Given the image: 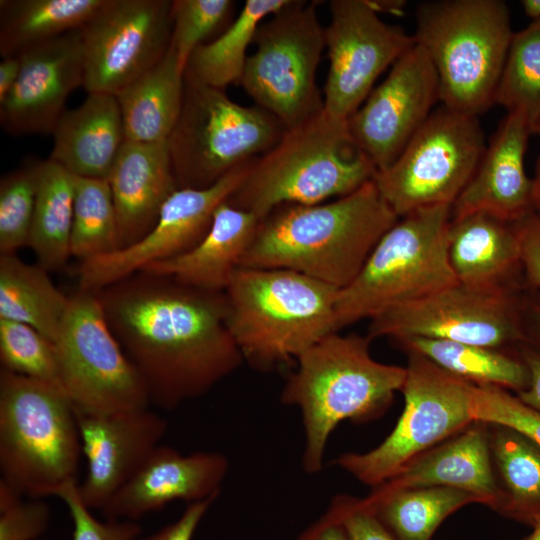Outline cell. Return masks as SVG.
I'll list each match as a JSON object with an SVG mask.
<instances>
[{
  "instance_id": "cell-55",
  "label": "cell",
  "mask_w": 540,
  "mask_h": 540,
  "mask_svg": "<svg viewBox=\"0 0 540 540\" xmlns=\"http://www.w3.org/2000/svg\"><path fill=\"white\" fill-rule=\"evenodd\" d=\"M536 134H540V124H539V126L537 128Z\"/></svg>"
},
{
  "instance_id": "cell-19",
  "label": "cell",
  "mask_w": 540,
  "mask_h": 540,
  "mask_svg": "<svg viewBox=\"0 0 540 540\" xmlns=\"http://www.w3.org/2000/svg\"><path fill=\"white\" fill-rule=\"evenodd\" d=\"M18 80L0 103V124L14 136L51 134L69 95L84 84L80 31L74 30L19 55Z\"/></svg>"
},
{
  "instance_id": "cell-16",
  "label": "cell",
  "mask_w": 540,
  "mask_h": 540,
  "mask_svg": "<svg viewBox=\"0 0 540 540\" xmlns=\"http://www.w3.org/2000/svg\"><path fill=\"white\" fill-rule=\"evenodd\" d=\"M324 28L329 73L324 110L347 120L365 101L380 74L416 44L414 35L381 20L369 0L329 2Z\"/></svg>"
},
{
  "instance_id": "cell-47",
  "label": "cell",
  "mask_w": 540,
  "mask_h": 540,
  "mask_svg": "<svg viewBox=\"0 0 540 540\" xmlns=\"http://www.w3.org/2000/svg\"><path fill=\"white\" fill-rule=\"evenodd\" d=\"M516 351L528 368L529 385L515 395L524 404L540 412V351L526 342L518 345Z\"/></svg>"
},
{
  "instance_id": "cell-22",
  "label": "cell",
  "mask_w": 540,
  "mask_h": 540,
  "mask_svg": "<svg viewBox=\"0 0 540 540\" xmlns=\"http://www.w3.org/2000/svg\"><path fill=\"white\" fill-rule=\"evenodd\" d=\"M531 134L523 114L507 113L452 205L451 218L482 212L515 223L533 213L532 179L524 168Z\"/></svg>"
},
{
  "instance_id": "cell-50",
  "label": "cell",
  "mask_w": 540,
  "mask_h": 540,
  "mask_svg": "<svg viewBox=\"0 0 540 540\" xmlns=\"http://www.w3.org/2000/svg\"><path fill=\"white\" fill-rule=\"evenodd\" d=\"M21 70L19 56L3 57L0 62V103L16 84Z\"/></svg>"
},
{
  "instance_id": "cell-28",
  "label": "cell",
  "mask_w": 540,
  "mask_h": 540,
  "mask_svg": "<svg viewBox=\"0 0 540 540\" xmlns=\"http://www.w3.org/2000/svg\"><path fill=\"white\" fill-rule=\"evenodd\" d=\"M184 72L175 49L169 45L154 66L115 95L127 140H168L182 108Z\"/></svg>"
},
{
  "instance_id": "cell-14",
  "label": "cell",
  "mask_w": 540,
  "mask_h": 540,
  "mask_svg": "<svg viewBox=\"0 0 540 540\" xmlns=\"http://www.w3.org/2000/svg\"><path fill=\"white\" fill-rule=\"evenodd\" d=\"M527 291L493 294L456 284L392 307L372 319L370 340L412 337L505 349L526 341L523 307Z\"/></svg>"
},
{
  "instance_id": "cell-20",
  "label": "cell",
  "mask_w": 540,
  "mask_h": 540,
  "mask_svg": "<svg viewBox=\"0 0 540 540\" xmlns=\"http://www.w3.org/2000/svg\"><path fill=\"white\" fill-rule=\"evenodd\" d=\"M76 413L87 473L78 486L89 509H103L142 466L167 432L149 408L102 415Z\"/></svg>"
},
{
  "instance_id": "cell-23",
  "label": "cell",
  "mask_w": 540,
  "mask_h": 540,
  "mask_svg": "<svg viewBox=\"0 0 540 540\" xmlns=\"http://www.w3.org/2000/svg\"><path fill=\"white\" fill-rule=\"evenodd\" d=\"M447 245L459 284L493 294L527 291L514 223L482 212L451 218Z\"/></svg>"
},
{
  "instance_id": "cell-32",
  "label": "cell",
  "mask_w": 540,
  "mask_h": 540,
  "mask_svg": "<svg viewBox=\"0 0 540 540\" xmlns=\"http://www.w3.org/2000/svg\"><path fill=\"white\" fill-rule=\"evenodd\" d=\"M395 343L477 386H495L518 394L529 385L528 368L517 351L419 337Z\"/></svg>"
},
{
  "instance_id": "cell-44",
  "label": "cell",
  "mask_w": 540,
  "mask_h": 540,
  "mask_svg": "<svg viewBox=\"0 0 540 540\" xmlns=\"http://www.w3.org/2000/svg\"><path fill=\"white\" fill-rule=\"evenodd\" d=\"M328 510L343 525L350 540H397L360 498L337 495Z\"/></svg>"
},
{
  "instance_id": "cell-24",
  "label": "cell",
  "mask_w": 540,
  "mask_h": 540,
  "mask_svg": "<svg viewBox=\"0 0 540 540\" xmlns=\"http://www.w3.org/2000/svg\"><path fill=\"white\" fill-rule=\"evenodd\" d=\"M107 181L117 213L121 248H125L154 227L164 203L178 189L167 141L126 140Z\"/></svg>"
},
{
  "instance_id": "cell-34",
  "label": "cell",
  "mask_w": 540,
  "mask_h": 540,
  "mask_svg": "<svg viewBox=\"0 0 540 540\" xmlns=\"http://www.w3.org/2000/svg\"><path fill=\"white\" fill-rule=\"evenodd\" d=\"M75 176L58 163L40 161L28 247L38 264L61 269L71 256Z\"/></svg>"
},
{
  "instance_id": "cell-5",
  "label": "cell",
  "mask_w": 540,
  "mask_h": 540,
  "mask_svg": "<svg viewBox=\"0 0 540 540\" xmlns=\"http://www.w3.org/2000/svg\"><path fill=\"white\" fill-rule=\"evenodd\" d=\"M338 291L288 269L238 267L224 292L227 326L244 362L272 371L339 332Z\"/></svg>"
},
{
  "instance_id": "cell-21",
  "label": "cell",
  "mask_w": 540,
  "mask_h": 540,
  "mask_svg": "<svg viewBox=\"0 0 540 540\" xmlns=\"http://www.w3.org/2000/svg\"><path fill=\"white\" fill-rule=\"evenodd\" d=\"M228 470L229 460L221 452L182 454L158 445L105 505L103 515L135 521L173 501L189 504L218 497Z\"/></svg>"
},
{
  "instance_id": "cell-13",
  "label": "cell",
  "mask_w": 540,
  "mask_h": 540,
  "mask_svg": "<svg viewBox=\"0 0 540 540\" xmlns=\"http://www.w3.org/2000/svg\"><path fill=\"white\" fill-rule=\"evenodd\" d=\"M479 117L443 105L374 182L384 200L401 218L415 210L452 206L473 176L485 151Z\"/></svg>"
},
{
  "instance_id": "cell-35",
  "label": "cell",
  "mask_w": 540,
  "mask_h": 540,
  "mask_svg": "<svg viewBox=\"0 0 540 540\" xmlns=\"http://www.w3.org/2000/svg\"><path fill=\"white\" fill-rule=\"evenodd\" d=\"M289 0H247L237 18L220 36L198 46L190 55L184 75L205 85L222 89L240 84L248 46L259 26Z\"/></svg>"
},
{
  "instance_id": "cell-37",
  "label": "cell",
  "mask_w": 540,
  "mask_h": 540,
  "mask_svg": "<svg viewBox=\"0 0 540 540\" xmlns=\"http://www.w3.org/2000/svg\"><path fill=\"white\" fill-rule=\"evenodd\" d=\"M494 104L523 114L533 134L540 124V19L514 33Z\"/></svg>"
},
{
  "instance_id": "cell-31",
  "label": "cell",
  "mask_w": 540,
  "mask_h": 540,
  "mask_svg": "<svg viewBox=\"0 0 540 540\" xmlns=\"http://www.w3.org/2000/svg\"><path fill=\"white\" fill-rule=\"evenodd\" d=\"M103 0H1L0 55L23 52L80 29Z\"/></svg>"
},
{
  "instance_id": "cell-17",
  "label": "cell",
  "mask_w": 540,
  "mask_h": 540,
  "mask_svg": "<svg viewBox=\"0 0 540 540\" xmlns=\"http://www.w3.org/2000/svg\"><path fill=\"white\" fill-rule=\"evenodd\" d=\"M245 163L214 185L178 188L164 203L154 227L136 243L80 263L79 289L97 291L143 267L185 253L210 229L217 208L234 193L246 176Z\"/></svg>"
},
{
  "instance_id": "cell-3",
  "label": "cell",
  "mask_w": 540,
  "mask_h": 540,
  "mask_svg": "<svg viewBox=\"0 0 540 540\" xmlns=\"http://www.w3.org/2000/svg\"><path fill=\"white\" fill-rule=\"evenodd\" d=\"M370 341L357 334L326 336L297 358L282 388L280 401L301 413L307 474L322 470L328 440L341 422L379 417L404 385L406 367L376 361Z\"/></svg>"
},
{
  "instance_id": "cell-1",
  "label": "cell",
  "mask_w": 540,
  "mask_h": 540,
  "mask_svg": "<svg viewBox=\"0 0 540 540\" xmlns=\"http://www.w3.org/2000/svg\"><path fill=\"white\" fill-rule=\"evenodd\" d=\"M94 292L160 409L203 396L244 363L227 326L224 291L137 272Z\"/></svg>"
},
{
  "instance_id": "cell-26",
  "label": "cell",
  "mask_w": 540,
  "mask_h": 540,
  "mask_svg": "<svg viewBox=\"0 0 540 540\" xmlns=\"http://www.w3.org/2000/svg\"><path fill=\"white\" fill-rule=\"evenodd\" d=\"M52 135L50 160L75 176L104 180L127 140L116 96L100 92L65 110Z\"/></svg>"
},
{
  "instance_id": "cell-42",
  "label": "cell",
  "mask_w": 540,
  "mask_h": 540,
  "mask_svg": "<svg viewBox=\"0 0 540 540\" xmlns=\"http://www.w3.org/2000/svg\"><path fill=\"white\" fill-rule=\"evenodd\" d=\"M77 482L63 487L56 495L67 507L72 522V540H136L141 527L132 520L96 519L82 501Z\"/></svg>"
},
{
  "instance_id": "cell-12",
  "label": "cell",
  "mask_w": 540,
  "mask_h": 540,
  "mask_svg": "<svg viewBox=\"0 0 540 540\" xmlns=\"http://www.w3.org/2000/svg\"><path fill=\"white\" fill-rule=\"evenodd\" d=\"M53 343L60 384L75 412L102 415L151 405L146 386L94 291L79 289L70 296Z\"/></svg>"
},
{
  "instance_id": "cell-43",
  "label": "cell",
  "mask_w": 540,
  "mask_h": 540,
  "mask_svg": "<svg viewBox=\"0 0 540 540\" xmlns=\"http://www.w3.org/2000/svg\"><path fill=\"white\" fill-rule=\"evenodd\" d=\"M49 508L39 498H17L0 504V540H39L49 521Z\"/></svg>"
},
{
  "instance_id": "cell-11",
  "label": "cell",
  "mask_w": 540,
  "mask_h": 540,
  "mask_svg": "<svg viewBox=\"0 0 540 540\" xmlns=\"http://www.w3.org/2000/svg\"><path fill=\"white\" fill-rule=\"evenodd\" d=\"M318 1L289 0L259 26L240 81L256 105L275 116L286 129L324 110L316 84L325 48Z\"/></svg>"
},
{
  "instance_id": "cell-7",
  "label": "cell",
  "mask_w": 540,
  "mask_h": 540,
  "mask_svg": "<svg viewBox=\"0 0 540 540\" xmlns=\"http://www.w3.org/2000/svg\"><path fill=\"white\" fill-rule=\"evenodd\" d=\"M81 439L75 410L50 383L0 370V481L29 498L77 482Z\"/></svg>"
},
{
  "instance_id": "cell-27",
  "label": "cell",
  "mask_w": 540,
  "mask_h": 540,
  "mask_svg": "<svg viewBox=\"0 0 540 540\" xmlns=\"http://www.w3.org/2000/svg\"><path fill=\"white\" fill-rule=\"evenodd\" d=\"M259 219L250 212L222 203L206 235L190 250L151 263L139 272L163 276L193 288L223 292L240 267Z\"/></svg>"
},
{
  "instance_id": "cell-15",
  "label": "cell",
  "mask_w": 540,
  "mask_h": 540,
  "mask_svg": "<svg viewBox=\"0 0 540 540\" xmlns=\"http://www.w3.org/2000/svg\"><path fill=\"white\" fill-rule=\"evenodd\" d=\"M172 1L103 0L79 29L88 93L116 95L166 53Z\"/></svg>"
},
{
  "instance_id": "cell-30",
  "label": "cell",
  "mask_w": 540,
  "mask_h": 540,
  "mask_svg": "<svg viewBox=\"0 0 540 540\" xmlns=\"http://www.w3.org/2000/svg\"><path fill=\"white\" fill-rule=\"evenodd\" d=\"M361 500L397 540H431L449 515L468 504H483L471 493L442 486L393 492L373 488Z\"/></svg>"
},
{
  "instance_id": "cell-33",
  "label": "cell",
  "mask_w": 540,
  "mask_h": 540,
  "mask_svg": "<svg viewBox=\"0 0 540 540\" xmlns=\"http://www.w3.org/2000/svg\"><path fill=\"white\" fill-rule=\"evenodd\" d=\"M489 443L501 490L495 511L532 526L540 519V445L500 425L489 433Z\"/></svg>"
},
{
  "instance_id": "cell-45",
  "label": "cell",
  "mask_w": 540,
  "mask_h": 540,
  "mask_svg": "<svg viewBox=\"0 0 540 540\" xmlns=\"http://www.w3.org/2000/svg\"><path fill=\"white\" fill-rule=\"evenodd\" d=\"M526 289L540 293V218L534 213L515 222Z\"/></svg>"
},
{
  "instance_id": "cell-38",
  "label": "cell",
  "mask_w": 540,
  "mask_h": 540,
  "mask_svg": "<svg viewBox=\"0 0 540 540\" xmlns=\"http://www.w3.org/2000/svg\"><path fill=\"white\" fill-rule=\"evenodd\" d=\"M1 369L62 389L54 343L32 326L0 319Z\"/></svg>"
},
{
  "instance_id": "cell-9",
  "label": "cell",
  "mask_w": 540,
  "mask_h": 540,
  "mask_svg": "<svg viewBox=\"0 0 540 540\" xmlns=\"http://www.w3.org/2000/svg\"><path fill=\"white\" fill-rule=\"evenodd\" d=\"M285 126L265 109L243 106L184 75L180 115L167 140L178 188L203 189L274 147Z\"/></svg>"
},
{
  "instance_id": "cell-36",
  "label": "cell",
  "mask_w": 540,
  "mask_h": 540,
  "mask_svg": "<svg viewBox=\"0 0 540 540\" xmlns=\"http://www.w3.org/2000/svg\"><path fill=\"white\" fill-rule=\"evenodd\" d=\"M120 248L117 213L108 181L75 176L71 256L82 262Z\"/></svg>"
},
{
  "instance_id": "cell-53",
  "label": "cell",
  "mask_w": 540,
  "mask_h": 540,
  "mask_svg": "<svg viewBox=\"0 0 540 540\" xmlns=\"http://www.w3.org/2000/svg\"><path fill=\"white\" fill-rule=\"evenodd\" d=\"M525 14L534 19H540V0H523L521 1Z\"/></svg>"
},
{
  "instance_id": "cell-48",
  "label": "cell",
  "mask_w": 540,
  "mask_h": 540,
  "mask_svg": "<svg viewBox=\"0 0 540 540\" xmlns=\"http://www.w3.org/2000/svg\"><path fill=\"white\" fill-rule=\"evenodd\" d=\"M295 540H350L343 525L327 510Z\"/></svg>"
},
{
  "instance_id": "cell-29",
  "label": "cell",
  "mask_w": 540,
  "mask_h": 540,
  "mask_svg": "<svg viewBox=\"0 0 540 540\" xmlns=\"http://www.w3.org/2000/svg\"><path fill=\"white\" fill-rule=\"evenodd\" d=\"M69 301L39 264L0 254V319L28 324L53 342Z\"/></svg>"
},
{
  "instance_id": "cell-52",
  "label": "cell",
  "mask_w": 540,
  "mask_h": 540,
  "mask_svg": "<svg viewBox=\"0 0 540 540\" xmlns=\"http://www.w3.org/2000/svg\"><path fill=\"white\" fill-rule=\"evenodd\" d=\"M532 204L533 213L540 218V154L536 162L535 174L532 178Z\"/></svg>"
},
{
  "instance_id": "cell-39",
  "label": "cell",
  "mask_w": 540,
  "mask_h": 540,
  "mask_svg": "<svg viewBox=\"0 0 540 540\" xmlns=\"http://www.w3.org/2000/svg\"><path fill=\"white\" fill-rule=\"evenodd\" d=\"M40 161H28L0 181V254L28 245L38 188Z\"/></svg>"
},
{
  "instance_id": "cell-2",
  "label": "cell",
  "mask_w": 540,
  "mask_h": 540,
  "mask_svg": "<svg viewBox=\"0 0 540 540\" xmlns=\"http://www.w3.org/2000/svg\"><path fill=\"white\" fill-rule=\"evenodd\" d=\"M398 220L374 179L331 202L284 204L259 221L240 267L288 269L340 290Z\"/></svg>"
},
{
  "instance_id": "cell-25",
  "label": "cell",
  "mask_w": 540,
  "mask_h": 540,
  "mask_svg": "<svg viewBox=\"0 0 540 540\" xmlns=\"http://www.w3.org/2000/svg\"><path fill=\"white\" fill-rule=\"evenodd\" d=\"M488 424L474 422L445 444L424 453L393 478L373 487L384 492L451 487L471 493L496 509L501 490L491 465Z\"/></svg>"
},
{
  "instance_id": "cell-10",
  "label": "cell",
  "mask_w": 540,
  "mask_h": 540,
  "mask_svg": "<svg viewBox=\"0 0 540 540\" xmlns=\"http://www.w3.org/2000/svg\"><path fill=\"white\" fill-rule=\"evenodd\" d=\"M401 389L404 409L392 432L365 453L339 455L334 464L358 481L376 487L436 446L474 423L473 384L417 353H408Z\"/></svg>"
},
{
  "instance_id": "cell-46",
  "label": "cell",
  "mask_w": 540,
  "mask_h": 540,
  "mask_svg": "<svg viewBox=\"0 0 540 540\" xmlns=\"http://www.w3.org/2000/svg\"><path fill=\"white\" fill-rule=\"evenodd\" d=\"M217 497L189 503L181 516L149 536L136 540H192L194 534Z\"/></svg>"
},
{
  "instance_id": "cell-8",
  "label": "cell",
  "mask_w": 540,
  "mask_h": 540,
  "mask_svg": "<svg viewBox=\"0 0 540 540\" xmlns=\"http://www.w3.org/2000/svg\"><path fill=\"white\" fill-rule=\"evenodd\" d=\"M452 206L415 210L378 241L354 280L338 291V331L458 284L448 257Z\"/></svg>"
},
{
  "instance_id": "cell-54",
  "label": "cell",
  "mask_w": 540,
  "mask_h": 540,
  "mask_svg": "<svg viewBox=\"0 0 540 540\" xmlns=\"http://www.w3.org/2000/svg\"><path fill=\"white\" fill-rule=\"evenodd\" d=\"M532 531L522 540H540V519L532 526Z\"/></svg>"
},
{
  "instance_id": "cell-49",
  "label": "cell",
  "mask_w": 540,
  "mask_h": 540,
  "mask_svg": "<svg viewBox=\"0 0 540 540\" xmlns=\"http://www.w3.org/2000/svg\"><path fill=\"white\" fill-rule=\"evenodd\" d=\"M530 292L526 293L523 307L525 342L540 351V295Z\"/></svg>"
},
{
  "instance_id": "cell-6",
  "label": "cell",
  "mask_w": 540,
  "mask_h": 540,
  "mask_svg": "<svg viewBox=\"0 0 540 540\" xmlns=\"http://www.w3.org/2000/svg\"><path fill=\"white\" fill-rule=\"evenodd\" d=\"M501 0H432L416 9V43L438 78L441 105L471 116L494 104L513 38Z\"/></svg>"
},
{
  "instance_id": "cell-41",
  "label": "cell",
  "mask_w": 540,
  "mask_h": 540,
  "mask_svg": "<svg viewBox=\"0 0 540 540\" xmlns=\"http://www.w3.org/2000/svg\"><path fill=\"white\" fill-rule=\"evenodd\" d=\"M470 411L474 422L512 428L540 445V412L506 389L473 384Z\"/></svg>"
},
{
  "instance_id": "cell-4",
  "label": "cell",
  "mask_w": 540,
  "mask_h": 540,
  "mask_svg": "<svg viewBox=\"0 0 540 540\" xmlns=\"http://www.w3.org/2000/svg\"><path fill=\"white\" fill-rule=\"evenodd\" d=\"M376 172L347 120L323 110L286 129L274 147L253 159L226 202L261 220L284 204L313 205L346 196Z\"/></svg>"
},
{
  "instance_id": "cell-51",
  "label": "cell",
  "mask_w": 540,
  "mask_h": 540,
  "mask_svg": "<svg viewBox=\"0 0 540 540\" xmlns=\"http://www.w3.org/2000/svg\"><path fill=\"white\" fill-rule=\"evenodd\" d=\"M374 9L380 12L399 14L406 2L401 0H369Z\"/></svg>"
},
{
  "instance_id": "cell-18",
  "label": "cell",
  "mask_w": 540,
  "mask_h": 540,
  "mask_svg": "<svg viewBox=\"0 0 540 540\" xmlns=\"http://www.w3.org/2000/svg\"><path fill=\"white\" fill-rule=\"evenodd\" d=\"M437 101V74L424 49L416 43L347 119L352 136L377 172L397 159Z\"/></svg>"
},
{
  "instance_id": "cell-40",
  "label": "cell",
  "mask_w": 540,
  "mask_h": 540,
  "mask_svg": "<svg viewBox=\"0 0 540 540\" xmlns=\"http://www.w3.org/2000/svg\"><path fill=\"white\" fill-rule=\"evenodd\" d=\"M231 0H173L170 45L186 67L192 52L223 27L233 12Z\"/></svg>"
}]
</instances>
